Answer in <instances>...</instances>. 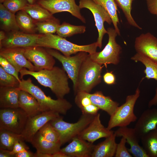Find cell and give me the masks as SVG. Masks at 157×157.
<instances>
[{"instance_id": "8", "label": "cell", "mask_w": 157, "mask_h": 157, "mask_svg": "<svg viewBox=\"0 0 157 157\" xmlns=\"http://www.w3.org/2000/svg\"><path fill=\"white\" fill-rule=\"evenodd\" d=\"M28 116L20 108H3L0 110V130L21 134Z\"/></svg>"}, {"instance_id": "1", "label": "cell", "mask_w": 157, "mask_h": 157, "mask_svg": "<svg viewBox=\"0 0 157 157\" xmlns=\"http://www.w3.org/2000/svg\"><path fill=\"white\" fill-rule=\"evenodd\" d=\"M19 72L21 79L27 75L34 77L40 85L49 88L57 99L64 98L70 92L69 77L63 69L54 66L50 69L32 71L24 68Z\"/></svg>"}, {"instance_id": "46", "label": "cell", "mask_w": 157, "mask_h": 157, "mask_svg": "<svg viewBox=\"0 0 157 157\" xmlns=\"http://www.w3.org/2000/svg\"><path fill=\"white\" fill-rule=\"evenodd\" d=\"M34 153L29 150H25L15 155V157H34Z\"/></svg>"}, {"instance_id": "5", "label": "cell", "mask_w": 157, "mask_h": 157, "mask_svg": "<svg viewBox=\"0 0 157 157\" xmlns=\"http://www.w3.org/2000/svg\"><path fill=\"white\" fill-rule=\"evenodd\" d=\"M140 90L137 88L133 94L127 96L125 102L118 106L110 116L108 129L111 130L116 127L128 126L131 123L136 121L137 117L134 112L135 104L140 97Z\"/></svg>"}, {"instance_id": "24", "label": "cell", "mask_w": 157, "mask_h": 157, "mask_svg": "<svg viewBox=\"0 0 157 157\" xmlns=\"http://www.w3.org/2000/svg\"><path fill=\"white\" fill-rule=\"evenodd\" d=\"M21 89L19 87H0V107L19 108V96Z\"/></svg>"}, {"instance_id": "48", "label": "cell", "mask_w": 157, "mask_h": 157, "mask_svg": "<svg viewBox=\"0 0 157 157\" xmlns=\"http://www.w3.org/2000/svg\"><path fill=\"white\" fill-rule=\"evenodd\" d=\"M155 92L154 97L148 103V106L149 108L153 106H156L157 105V87L156 88Z\"/></svg>"}, {"instance_id": "43", "label": "cell", "mask_w": 157, "mask_h": 157, "mask_svg": "<svg viewBox=\"0 0 157 157\" xmlns=\"http://www.w3.org/2000/svg\"><path fill=\"white\" fill-rule=\"evenodd\" d=\"M82 114L91 115H96L98 113L99 109L97 106L92 104L80 109Z\"/></svg>"}, {"instance_id": "50", "label": "cell", "mask_w": 157, "mask_h": 157, "mask_svg": "<svg viewBox=\"0 0 157 157\" xmlns=\"http://www.w3.org/2000/svg\"><path fill=\"white\" fill-rule=\"evenodd\" d=\"M52 157H69L65 153L59 151L52 154Z\"/></svg>"}, {"instance_id": "34", "label": "cell", "mask_w": 157, "mask_h": 157, "mask_svg": "<svg viewBox=\"0 0 157 157\" xmlns=\"http://www.w3.org/2000/svg\"><path fill=\"white\" fill-rule=\"evenodd\" d=\"M59 19L55 17L51 19L42 22H36V29L39 34H46L56 33L60 25Z\"/></svg>"}, {"instance_id": "25", "label": "cell", "mask_w": 157, "mask_h": 157, "mask_svg": "<svg viewBox=\"0 0 157 157\" xmlns=\"http://www.w3.org/2000/svg\"><path fill=\"white\" fill-rule=\"evenodd\" d=\"M31 143L36 151L51 154L60 151L62 146L60 142H52L46 140L39 131L35 135Z\"/></svg>"}, {"instance_id": "16", "label": "cell", "mask_w": 157, "mask_h": 157, "mask_svg": "<svg viewBox=\"0 0 157 157\" xmlns=\"http://www.w3.org/2000/svg\"><path fill=\"white\" fill-rule=\"evenodd\" d=\"M114 131L105 127L101 123L100 114L96 115L90 124L78 135L83 139L93 143L102 138H106L112 134Z\"/></svg>"}, {"instance_id": "42", "label": "cell", "mask_w": 157, "mask_h": 157, "mask_svg": "<svg viewBox=\"0 0 157 157\" xmlns=\"http://www.w3.org/2000/svg\"><path fill=\"white\" fill-rule=\"evenodd\" d=\"M23 140L21 139L17 140L15 143L11 152L14 155L25 150H29V147L24 142Z\"/></svg>"}, {"instance_id": "9", "label": "cell", "mask_w": 157, "mask_h": 157, "mask_svg": "<svg viewBox=\"0 0 157 157\" xmlns=\"http://www.w3.org/2000/svg\"><path fill=\"white\" fill-rule=\"evenodd\" d=\"M47 51L62 64L63 69L73 82V88L75 86L78 74L84 61L88 54L85 52H78L73 56H66L61 54L57 50L46 48Z\"/></svg>"}, {"instance_id": "11", "label": "cell", "mask_w": 157, "mask_h": 157, "mask_svg": "<svg viewBox=\"0 0 157 157\" xmlns=\"http://www.w3.org/2000/svg\"><path fill=\"white\" fill-rule=\"evenodd\" d=\"M60 116L58 113L49 111L41 112L34 116L28 117L21 134L23 140L31 142L35 135L42 126Z\"/></svg>"}, {"instance_id": "44", "label": "cell", "mask_w": 157, "mask_h": 157, "mask_svg": "<svg viewBox=\"0 0 157 157\" xmlns=\"http://www.w3.org/2000/svg\"><path fill=\"white\" fill-rule=\"evenodd\" d=\"M104 82L107 84L113 85L115 83L116 77L112 72H107L103 76Z\"/></svg>"}, {"instance_id": "52", "label": "cell", "mask_w": 157, "mask_h": 157, "mask_svg": "<svg viewBox=\"0 0 157 157\" xmlns=\"http://www.w3.org/2000/svg\"><path fill=\"white\" fill-rule=\"evenodd\" d=\"M28 3L30 4H33L37 3L40 0H27Z\"/></svg>"}, {"instance_id": "47", "label": "cell", "mask_w": 157, "mask_h": 157, "mask_svg": "<svg viewBox=\"0 0 157 157\" xmlns=\"http://www.w3.org/2000/svg\"><path fill=\"white\" fill-rule=\"evenodd\" d=\"M15 157L13 155L11 151L8 150L0 149V157Z\"/></svg>"}, {"instance_id": "21", "label": "cell", "mask_w": 157, "mask_h": 157, "mask_svg": "<svg viewBox=\"0 0 157 157\" xmlns=\"http://www.w3.org/2000/svg\"><path fill=\"white\" fill-rule=\"evenodd\" d=\"M92 103L101 109L106 112L110 116L115 111L119 104L109 96L104 95L102 92L98 91L92 94L86 93Z\"/></svg>"}, {"instance_id": "38", "label": "cell", "mask_w": 157, "mask_h": 157, "mask_svg": "<svg viewBox=\"0 0 157 157\" xmlns=\"http://www.w3.org/2000/svg\"><path fill=\"white\" fill-rule=\"evenodd\" d=\"M2 3L6 9L15 14L23 10L29 4L27 0H6Z\"/></svg>"}, {"instance_id": "41", "label": "cell", "mask_w": 157, "mask_h": 157, "mask_svg": "<svg viewBox=\"0 0 157 157\" xmlns=\"http://www.w3.org/2000/svg\"><path fill=\"white\" fill-rule=\"evenodd\" d=\"M74 100L76 104L80 109L92 104L86 92H77Z\"/></svg>"}, {"instance_id": "12", "label": "cell", "mask_w": 157, "mask_h": 157, "mask_svg": "<svg viewBox=\"0 0 157 157\" xmlns=\"http://www.w3.org/2000/svg\"><path fill=\"white\" fill-rule=\"evenodd\" d=\"M44 48L38 46L25 48V56L33 64L37 71L51 69L55 63L54 57Z\"/></svg>"}, {"instance_id": "40", "label": "cell", "mask_w": 157, "mask_h": 157, "mask_svg": "<svg viewBox=\"0 0 157 157\" xmlns=\"http://www.w3.org/2000/svg\"><path fill=\"white\" fill-rule=\"evenodd\" d=\"M119 142L117 144L115 157H132V156L128 151L126 145L127 142L126 139L121 137Z\"/></svg>"}, {"instance_id": "33", "label": "cell", "mask_w": 157, "mask_h": 157, "mask_svg": "<svg viewBox=\"0 0 157 157\" xmlns=\"http://www.w3.org/2000/svg\"><path fill=\"white\" fill-rule=\"evenodd\" d=\"M85 31L86 27L84 26H75L64 22L58 26L56 33L59 36L66 38L83 33Z\"/></svg>"}, {"instance_id": "29", "label": "cell", "mask_w": 157, "mask_h": 157, "mask_svg": "<svg viewBox=\"0 0 157 157\" xmlns=\"http://www.w3.org/2000/svg\"><path fill=\"white\" fill-rule=\"evenodd\" d=\"M23 10L36 22H43L54 17L48 10L37 3H29Z\"/></svg>"}, {"instance_id": "3", "label": "cell", "mask_w": 157, "mask_h": 157, "mask_svg": "<svg viewBox=\"0 0 157 157\" xmlns=\"http://www.w3.org/2000/svg\"><path fill=\"white\" fill-rule=\"evenodd\" d=\"M36 44L38 46L59 51L66 56L81 51L92 54L96 51L98 47L96 42L88 45H78L53 34H41L37 40Z\"/></svg>"}, {"instance_id": "19", "label": "cell", "mask_w": 157, "mask_h": 157, "mask_svg": "<svg viewBox=\"0 0 157 157\" xmlns=\"http://www.w3.org/2000/svg\"><path fill=\"white\" fill-rule=\"evenodd\" d=\"M94 145L77 136L60 151L69 157H91Z\"/></svg>"}, {"instance_id": "53", "label": "cell", "mask_w": 157, "mask_h": 157, "mask_svg": "<svg viewBox=\"0 0 157 157\" xmlns=\"http://www.w3.org/2000/svg\"><path fill=\"white\" fill-rule=\"evenodd\" d=\"M6 0H0V3H3Z\"/></svg>"}, {"instance_id": "51", "label": "cell", "mask_w": 157, "mask_h": 157, "mask_svg": "<svg viewBox=\"0 0 157 157\" xmlns=\"http://www.w3.org/2000/svg\"><path fill=\"white\" fill-rule=\"evenodd\" d=\"M6 33L4 31L1 30L0 31V42L3 40L6 37Z\"/></svg>"}, {"instance_id": "26", "label": "cell", "mask_w": 157, "mask_h": 157, "mask_svg": "<svg viewBox=\"0 0 157 157\" xmlns=\"http://www.w3.org/2000/svg\"><path fill=\"white\" fill-rule=\"evenodd\" d=\"M0 28L6 33L20 30L16 15L6 9L2 3L0 4Z\"/></svg>"}, {"instance_id": "49", "label": "cell", "mask_w": 157, "mask_h": 157, "mask_svg": "<svg viewBox=\"0 0 157 157\" xmlns=\"http://www.w3.org/2000/svg\"><path fill=\"white\" fill-rule=\"evenodd\" d=\"M34 157H52V154L36 151L34 153Z\"/></svg>"}, {"instance_id": "22", "label": "cell", "mask_w": 157, "mask_h": 157, "mask_svg": "<svg viewBox=\"0 0 157 157\" xmlns=\"http://www.w3.org/2000/svg\"><path fill=\"white\" fill-rule=\"evenodd\" d=\"M114 133L97 144L94 145L91 157H112L115 154L117 144Z\"/></svg>"}, {"instance_id": "28", "label": "cell", "mask_w": 157, "mask_h": 157, "mask_svg": "<svg viewBox=\"0 0 157 157\" xmlns=\"http://www.w3.org/2000/svg\"><path fill=\"white\" fill-rule=\"evenodd\" d=\"M15 15L20 30L28 33H36V22L24 10H21L17 12Z\"/></svg>"}, {"instance_id": "4", "label": "cell", "mask_w": 157, "mask_h": 157, "mask_svg": "<svg viewBox=\"0 0 157 157\" xmlns=\"http://www.w3.org/2000/svg\"><path fill=\"white\" fill-rule=\"evenodd\" d=\"M103 66L93 61L88 54L80 69L76 85L73 88L74 93L78 92L90 93L101 81Z\"/></svg>"}, {"instance_id": "15", "label": "cell", "mask_w": 157, "mask_h": 157, "mask_svg": "<svg viewBox=\"0 0 157 157\" xmlns=\"http://www.w3.org/2000/svg\"><path fill=\"white\" fill-rule=\"evenodd\" d=\"M25 48H2L0 49V56L12 64L17 71H19L25 68L29 70L37 71L34 66L25 56Z\"/></svg>"}, {"instance_id": "23", "label": "cell", "mask_w": 157, "mask_h": 157, "mask_svg": "<svg viewBox=\"0 0 157 157\" xmlns=\"http://www.w3.org/2000/svg\"><path fill=\"white\" fill-rule=\"evenodd\" d=\"M18 101L19 107L26 113L28 117L34 116L41 113L36 98L25 91L20 90Z\"/></svg>"}, {"instance_id": "7", "label": "cell", "mask_w": 157, "mask_h": 157, "mask_svg": "<svg viewBox=\"0 0 157 157\" xmlns=\"http://www.w3.org/2000/svg\"><path fill=\"white\" fill-rule=\"evenodd\" d=\"M108 40L107 44L101 51L89 54L90 58L99 64L105 66L113 64L118 65L120 60V55L122 51L121 46L116 42V38L118 34L114 28L107 29Z\"/></svg>"}, {"instance_id": "37", "label": "cell", "mask_w": 157, "mask_h": 157, "mask_svg": "<svg viewBox=\"0 0 157 157\" xmlns=\"http://www.w3.org/2000/svg\"><path fill=\"white\" fill-rule=\"evenodd\" d=\"M19 83L15 77L6 72L0 66V87H19Z\"/></svg>"}, {"instance_id": "39", "label": "cell", "mask_w": 157, "mask_h": 157, "mask_svg": "<svg viewBox=\"0 0 157 157\" xmlns=\"http://www.w3.org/2000/svg\"><path fill=\"white\" fill-rule=\"evenodd\" d=\"M0 65L4 70L16 78L20 82L21 81L19 77V72L15 67L5 58L0 56Z\"/></svg>"}, {"instance_id": "13", "label": "cell", "mask_w": 157, "mask_h": 157, "mask_svg": "<svg viewBox=\"0 0 157 157\" xmlns=\"http://www.w3.org/2000/svg\"><path fill=\"white\" fill-rule=\"evenodd\" d=\"M37 3L48 10L52 15L62 12H67L72 15L85 23L86 20L82 15L81 8L75 0H40Z\"/></svg>"}, {"instance_id": "6", "label": "cell", "mask_w": 157, "mask_h": 157, "mask_svg": "<svg viewBox=\"0 0 157 157\" xmlns=\"http://www.w3.org/2000/svg\"><path fill=\"white\" fill-rule=\"evenodd\" d=\"M95 115L82 114L78 120L74 123L65 122L60 116L49 122L58 132L62 145L78 136L90 124Z\"/></svg>"}, {"instance_id": "45", "label": "cell", "mask_w": 157, "mask_h": 157, "mask_svg": "<svg viewBox=\"0 0 157 157\" xmlns=\"http://www.w3.org/2000/svg\"><path fill=\"white\" fill-rule=\"evenodd\" d=\"M147 8L151 14L157 15V0H146Z\"/></svg>"}, {"instance_id": "18", "label": "cell", "mask_w": 157, "mask_h": 157, "mask_svg": "<svg viewBox=\"0 0 157 157\" xmlns=\"http://www.w3.org/2000/svg\"><path fill=\"white\" fill-rule=\"evenodd\" d=\"M116 137H124L130 146L128 150L135 157H148L142 146L139 144L140 138L134 128L127 126L119 127L114 132Z\"/></svg>"}, {"instance_id": "35", "label": "cell", "mask_w": 157, "mask_h": 157, "mask_svg": "<svg viewBox=\"0 0 157 157\" xmlns=\"http://www.w3.org/2000/svg\"><path fill=\"white\" fill-rule=\"evenodd\" d=\"M117 6L122 11L129 24L139 29L142 28L135 21L131 14L132 6L134 0H115Z\"/></svg>"}, {"instance_id": "31", "label": "cell", "mask_w": 157, "mask_h": 157, "mask_svg": "<svg viewBox=\"0 0 157 157\" xmlns=\"http://www.w3.org/2000/svg\"><path fill=\"white\" fill-rule=\"evenodd\" d=\"M103 7L109 15L114 28L118 35L120 33L118 25L119 23L117 11V5L115 0H92Z\"/></svg>"}, {"instance_id": "17", "label": "cell", "mask_w": 157, "mask_h": 157, "mask_svg": "<svg viewBox=\"0 0 157 157\" xmlns=\"http://www.w3.org/2000/svg\"><path fill=\"white\" fill-rule=\"evenodd\" d=\"M134 46L137 53L157 63V38L151 33H142L137 37Z\"/></svg>"}, {"instance_id": "10", "label": "cell", "mask_w": 157, "mask_h": 157, "mask_svg": "<svg viewBox=\"0 0 157 157\" xmlns=\"http://www.w3.org/2000/svg\"><path fill=\"white\" fill-rule=\"evenodd\" d=\"M78 6L81 9L86 8L89 9L93 14L95 25L98 32V37L96 42L98 47L101 49L103 37L108 33L104 23L106 22L110 25L112 23L109 15L103 7L92 0H79Z\"/></svg>"}, {"instance_id": "32", "label": "cell", "mask_w": 157, "mask_h": 157, "mask_svg": "<svg viewBox=\"0 0 157 157\" xmlns=\"http://www.w3.org/2000/svg\"><path fill=\"white\" fill-rule=\"evenodd\" d=\"M23 140L21 134L4 130H0V149L12 151L15 143Z\"/></svg>"}, {"instance_id": "2", "label": "cell", "mask_w": 157, "mask_h": 157, "mask_svg": "<svg viewBox=\"0 0 157 157\" xmlns=\"http://www.w3.org/2000/svg\"><path fill=\"white\" fill-rule=\"evenodd\" d=\"M19 87L36 98L41 112L52 111L64 115L72 107L70 103L64 98L54 99L47 96L40 88L32 83L30 78L26 80L22 79Z\"/></svg>"}, {"instance_id": "30", "label": "cell", "mask_w": 157, "mask_h": 157, "mask_svg": "<svg viewBox=\"0 0 157 157\" xmlns=\"http://www.w3.org/2000/svg\"><path fill=\"white\" fill-rule=\"evenodd\" d=\"M131 59L136 62H140L145 66L144 72L145 78L147 79H154L157 81V63L147 57L136 53L131 58Z\"/></svg>"}, {"instance_id": "14", "label": "cell", "mask_w": 157, "mask_h": 157, "mask_svg": "<svg viewBox=\"0 0 157 157\" xmlns=\"http://www.w3.org/2000/svg\"><path fill=\"white\" fill-rule=\"evenodd\" d=\"M41 34H29L19 31L7 33L5 38L0 42V49L37 46V40Z\"/></svg>"}, {"instance_id": "20", "label": "cell", "mask_w": 157, "mask_h": 157, "mask_svg": "<svg viewBox=\"0 0 157 157\" xmlns=\"http://www.w3.org/2000/svg\"><path fill=\"white\" fill-rule=\"evenodd\" d=\"M157 108L144 110L138 119L134 129L141 139V137L157 128Z\"/></svg>"}, {"instance_id": "27", "label": "cell", "mask_w": 157, "mask_h": 157, "mask_svg": "<svg viewBox=\"0 0 157 157\" xmlns=\"http://www.w3.org/2000/svg\"><path fill=\"white\" fill-rule=\"evenodd\" d=\"M140 141L148 157H157V127L142 136Z\"/></svg>"}, {"instance_id": "36", "label": "cell", "mask_w": 157, "mask_h": 157, "mask_svg": "<svg viewBox=\"0 0 157 157\" xmlns=\"http://www.w3.org/2000/svg\"><path fill=\"white\" fill-rule=\"evenodd\" d=\"M39 131L43 137L48 141L60 142L59 134L49 122L46 124Z\"/></svg>"}]
</instances>
